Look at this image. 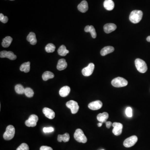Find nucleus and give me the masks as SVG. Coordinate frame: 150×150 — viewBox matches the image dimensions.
<instances>
[{"instance_id": "1", "label": "nucleus", "mask_w": 150, "mask_h": 150, "mask_svg": "<svg viewBox=\"0 0 150 150\" xmlns=\"http://www.w3.org/2000/svg\"><path fill=\"white\" fill-rule=\"evenodd\" d=\"M143 13L140 10H134L129 16V20L133 23H138L142 19Z\"/></svg>"}, {"instance_id": "2", "label": "nucleus", "mask_w": 150, "mask_h": 150, "mask_svg": "<svg viewBox=\"0 0 150 150\" xmlns=\"http://www.w3.org/2000/svg\"><path fill=\"white\" fill-rule=\"evenodd\" d=\"M135 66L137 70L141 73H145L148 69L147 64L146 63L140 58H137L135 61Z\"/></svg>"}, {"instance_id": "3", "label": "nucleus", "mask_w": 150, "mask_h": 150, "mask_svg": "<svg viewBox=\"0 0 150 150\" xmlns=\"http://www.w3.org/2000/svg\"><path fill=\"white\" fill-rule=\"evenodd\" d=\"M15 134V129L13 126L9 125L7 127L3 137L5 140H9L13 138Z\"/></svg>"}, {"instance_id": "4", "label": "nucleus", "mask_w": 150, "mask_h": 150, "mask_svg": "<svg viewBox=\"0 0 150 150\" xmlns=\"http://www.w3.org/2000/svg\"><path fill=\"white\" fill-rule=\"evenodd\" d=\"M128 84V82L124 78L118 77L115 78L111 81V84L116 88H120L126 86Z\"/></svg>"}, {"instance_id": "5", "label": "nucleus", "mask_w": 150, "mask_h": 150, "mask_svg": "<svg viewBox=\"0 0 150 150\" xmlns=\"http://www.w3.org/2000/svg\"><path fill=\"white\" fill-rule=\"evenodd\" d=\"M74 138L76 141L83 144L87 142V138L84 134L83 131L81 129H77L74 134Z\"/></svg>"}, {"instance_id": "6", "label": "nucleus", "mask_w": 150, "mask_h": 150, "mask_svg": "<svg viewBox=\"0 0 150 150\" xmlns=\"http://www.w3.org/2000/svg\"><path fill=\"white\" fill-rule=\"evenodd\" d=\"M66 105L67 107L70 109L72 114H76L78 111L79 106L77 102L73 100L68 101L66 103Z\"/></svg>"}, {"instance_id": "7", "label": "nucleus", "mask_w": 150, "mask_h": 150, "mask_svg": "<svg viewBox=\"0 0 150 150\" xmlns=\"http://www.w3.org/2000/svg\"><path fill=\"white\" fill-rule=\"evenodd\" d=\"M138 141V138L136 136H133L128 138L123 142V145L125 147L130 148L134 146Z\"/></svg>"}, {"instance_id": "8", "label": "nucleus", "mask_w": 150, "mask_h": 150, "mask_svg": "<svg viewBox=\"0 0 150 150\" xmlns=\"http://www.w3.org/2000/svg\"><path fill=\"white\" fill-rule=\"evenodd\" d=\"M38 118L37 116L33 114L30 116L29 119L25 121V124L28 127H35L37 125Z\"/></svg>"}, {"instance_id": "9", "label": "nucleus", "mask_w": 150, "mask_h": 150, "mask_svg": "<svg viewBox=\"0 0 150 150\" xmlns=\"http://www.w3.org/2000/svg\"><path fill=\"white\" fill-rule=\"evenodd\" d=\"M95 65L93 63H90L86 67L83 68L82 70V73L85 76H90L93 73L94 70Z\"/></svg>"}, {"instance_id": "10", "label": "nucleus", "mask_w": 150, "mask_h": 150, "mask_svg": "<svg viewBox=\"0 0 150 150\" xmlns=\"http://www.w3.org/2000/svg\"><path fill=\"white\" fill-rule=\"evenodd\" d=\"M112 126L113 127V134L115 136H119L121 135L123 130V126L122 124L120 123L114 122L112 124Z\"/></svg>"}, {"instance_id": "11", "label": "nucleus", "mask_w": 150, "mask_h": 150, "mask_svg": "<svg viewBox=\"0 0 150 150\" xmlns=\"http://www.w3.org/2000/svg\"><path fill=\"white\" fill-rule=\"evenodd\" d=\"M0 57L1 58H7L11 60H14L17 58L16 56L15 55L13 52L7 51L6 50H3L1 52Z\"/></svg>"}, {"instance_id": "12", "label": "nucleus", "mask_w": 150, "mask_h": 150, "mask_svg": "<svg viewBox=\"0 0 150 150\" xmlns=\"http://www.w3.org/2000/svg\"><path fill=\"white\" fill-rule=\"evenodd\" d=\"M102 106H103V103L100 101H94L93 102L90 103L88 105L89 109L93 111L100 109L102 108Z\"/></svg>"}, {"instance_id": "13", "label": "nucleus", "mask_w": 150, "mask_h": 150, "mask_svg": "<svg viewBox=\"0 0 150 150\" xmlns=\"http://www.w3.org/2000/svg\"><path fill=\"white\" fill-rule=\"evenodd\" d=\"M43 112L45 116L50 119H53L55 117V112L52 110L48 108H44L43 109Z\"/></svg>"}, {"instance_id": "14", "label": "nucleus", "mask_w": 150, "mask_h": 150, "mask_svg": "<svg viewBox=\"0 0 150 150\" xmlns=\"http://www.w3.org/2000/svg\"><path fill=\"white\" fill-rule=\"evenodd\" d=\"M117 28L116 25L114 23H107L103 27L104 31L106 33H110L115 31Z\"/></svg>"}, {"instance_id": "15", "label": "nucleus", "mask_w": 150, "mask_h": 150, "mask_svg": "<svg viewBox=\"0 0 150 150\" xmlns=\"http://www.w3.org/2000/svg\"><path fill=\"white\" fill-rule=\"evenodd\" d=\"M78 9L82 13H85L89 9L88 3L86 1H83L78 6Z\"/></svg>"}, {"instance_id": "16", "label": "nucleus", "mask_w": 150, "mask_h": 150, "mask_svg": "<svg viewBox=\"0 0 150 150\" xmlns=\"http://www.w3.org/2000/svg\"><path fill=\"white\" fill-rule=\"evenodd\" d=\"M70 91V89L68 86L63 87L59 91V94L60 96L65 97L69 95Z\"/></svg>"}, {"instance_id": "17", "label": "nucleus", "mask_w": 150, "mask_h": 150, "mask_svg": "<svg viewBox=\"0 0 150 150\" xmlns=\"http://www.w3.org/2000/svg\"><path fill=\"white\" fill-rule=\"evenodd\" d=\"M67 67V63L66 60L64 58L60 59L58 60L57 64V68L58 70H62L66 69Z\"/></svg>"}, {"instance_id": "18", "label": "nucleus", "mask_w": 150, "mask_h": 150, "mask_svg": "<svg viewBox=\"0 0 150 150\" xmlns=\"http://www.w3.org/2000/svg\"><path fill=\"white\" fill-rule=\"evenodd\" d=\"M109 115L107 112H103V113H100L97 116V119L98 121L101 123H103L106 122L108 118H109Z\"/></svg>"}, {"instance_id": "19", "label": "nucleus", "mask_w": 150, "mask_h": 150, "mask_svg": "<svg viewBox=\"0 0 150 150\" xmlns=\"http://www.w3.org/2000/svg\"><path fill=\"white\" fill-rule=\"evenodd\" d=\"M27 40L29 42L31 45H36L37 41L36 39L35 33L33 32H30L27 37Z\"/></svg>"}, {"instance_id": "20", "label": "nucleus", "mask_w": 150, "mask_h": 150, "mask_svg": "<svg viewBox=\"0 0 150 150\" xmlns=\"http://www.w3.org/2000/svg\"><path fill=\"white\" fill-rule=\"evenodd\" d=\"M114 48L113 46H107L102 48L101 51V54L102 56H105L108 54L114 51Z\"/></svg>"}, {"instance_id": "21", "label": "nucleus", "mask_w": 150, "mask_h": 150, "mask_svg": "<svg viewBox=\"0 0 150 150\" xmlns=\"http://www.w3.org/2000/svg\"><path fill=\"white\" fill-rule=\"evenodd\" d=\"M105 9L108 11H111L114 8V3L112 0H105L103 3Z\"/></svg>"}, {"instance_id": "22", "label": "nucleus", "mask_w": 150, "mask_h": 150, "mask_svg": "<svg viewBox=\"0 0 150 150\" xmlns=\"http://www.w3.org/2000/svg\"><path fill=\"white\" fill-rule=\"evenodd\" d=\"M84 31L86 32H90L93 38H95L96 37V33L95 29L93 25H87L85 28Z\"/></svg>"}, {"instance_id": "23", "label": "nucleus", "mask_w": 150, "mask_h": 150, "mask_svg": "<svg viewBox=\"0 0 150 150\" xmlns=\"http://www.w3.org/2000/svg\"><path fill=\"white\" fill-rule=\"evenodd\" d=\"M13 41V38L10 36H6L3 39L2 45L4 48L9 47Z\"/></svg>"}, {"instance_id": "24", "label": "nucleus", "mask_w": 150, "mask_h": 150, "mask_svg": "<svg viewBox=\"0 0 150 150\" xmlns=\"http://www.w3.org/2000/svg\"><path fill=\"white\" fill-rule=\"evenodd\" d=\"M30 64H31V63L29 61L24 63L20 66V70L23 71L25 73L29 72L30 70Z\"/></svg>"}, {"instance_id": "25", "label": "nucleus", "mask_w": 150, "mask_h": 150, "mask_svg": "<svg viewBox=\"0 0 150 150\" xmlns=\"http://www.w3.org/2000/svg\"><path fill=\"white\" fill-rule=\"evenodd\" d=\"M70 139V135L68 133H66L64 135H58V141L59 142L64 141V142H67Z\"/></svg>"}, {"instance_id": "26", "label": "nucleus", "mask_w": 150, "mask_h": 150, "mask_svg": "<svg viewBox=\"0 0 150 150\" xmlns=\"http://www.w3.org/2000/svg\"><path fill=\"white\" fill-rule=\"evenodd\" d=\"M58 52L60 56H64L67 55V54H68L69 51V50L66 49L64 45H62L58 50Z\"/></svg>"}, {"instance_id": "27", "label": "nucleus", "mask_w": 150, "mask_h": 150, "mask_svg": "<svg viewBox=\"0 0 150 150\" xmlns=\"http://www.w3.org/2000/svg\"><path fill=\"white\" fill-rule=\"evenodd\" d=\"M54 77V75L53 73L50 71H46L42 75V78L44 81H46L48 79L53 78Z\"/></svg>"}, {"instance_id": "28", "label": "nucleus", "mask_w": 150, "mask_h": 150, "mask_svg": "<svg viewBox=\"0 0 150 150\" xmlns=\"http://www.w3.org/2000/svg\"><path fill=\"white\" fill-rule=\"evenodd\" d=\"M15 90L17 93L19 94H23L24 93L25 90L23 85L21 84H17L15 87Z\"/></svg>"}, {"instance_id": "29", "label": "nucleus", "mask_w": 150, "mask_h": 150, "mask_svg": "<svg viewBox=\"0 0 150 150\" xmlns=\"http://www.w3.org/2000/svg\"><path fill=\"white\" fill-rule=\"evenodd\" d=\"M56 47L53 43H48L45 47V50L47 53H52L55 51Z\"/></svg>"}, {"instance_id": "30", "label": "nucleus", "mask_w": 150, "mask_h": 150, "mask_svg": "<svg viewBox=\"0 0 150 150\" xmlns=\"http://www.w3.org/2000/svg\"><path fill=\"white\" fill-rule=\"evenodd\" d=\"M24 94L27 97L31 98L34 95V92L31 88H27L25 90Z\"/></svg>"}, {"instance_id": "31", "label": "nucleus", "mask_w": 150, "mask_h": 150, "mask_svg": "<svg viewBox=\"0 0 150 150\" xmlns=\"http://www.w3.org/2000/svg\"><path fill=\"white\" fill-rule=\"evenodd\" d=\"M16 150H29V148L27 144L23 143L17 148Z\"/></svg>"}, {"instance_id": "32", "label": "nucleus", "mask_w": 150, "mask_h": 150, "mask_svg": "<svg viewBox=\"0 0 150 150\" xmlns=\"http://www.w3.org/2000/svg\"><path fill=\"white\" fill-rule=\"evenodd\" d=\"M126 116L128 117H131L133 116V111L132 109L131 108L128 107L126 108Z\"/></svg>"}, {"instance_id": "33", "label": "nucleus", "mask_w": 150, "mask_h": 150, "mask_svg": "<svg viewBox=\"0 0 150 150\" xmlns=\"http://www.w3.org/2000/svg\"><path fill=\"white\" fill-rule=\"evenodd\" d=\"M8 19L7 17L4 16L2 13L0 14V21L3 23H6L8 22Z\"/></svg>"}, {"instance_id": "34", "label": "nucleus", "mask_w": 150, "mask_h": 150, "mask_svg": "<svg viewBox=\"0 0 150 150\" xmlns=\"http://www.w3.org/2000/svg\"><path fill=\"white\" fill-rule=\"evenodd\" d=\"M54 128L53 127H45L43 128V131L45 133H50L52 132H53L54 131Z\"/></svg>"}, {"instance_id": "35", "label": "nucleus", "mask_w": 150, "mask_h": 150, "mask_svg": "<svg viewBox=\"0 0 150 150\" xmlns=\"http://www.w3.org/2000/svg\"><path fill=\"white\" fill-rule=\"evenodd\" d=\"M40 150H53V148L47 146H42L40 148Z\"/></svg>"}, {"instance_id": "36", "label": "nucleus", "mask_w": 150, "mask_h": 150, "mask_svg": "<svg viewBox=\"0 0 150 150\" xmlns=\"http://www.w3.org/2000/svg\"><path fill=\"white\" fill-rule=\"evenodd\" d=\"M105 123H106V127L108 128H110V127H111V126H112V124H113L110 121H106L105 122Z\"/></svg>"}, {"instance_id": "37", "label": "nucleus", "mask_w": 150, "mask_h": 150, "mask_svg": "<svg viewBox=\"0 0 150 150\" xmlns=\"http://www.w3.org/2000/svg\"><path fill=\"white\" fill-rule=\"evenodd\" d=\"M102 124H103V123H101V122H100V123H98V126L99 127H100L102 126Z\"/></svg>"}, {"instance_id": "38", "label": "nucleus", "mask_w": 150, "mask_h": 150, "mask_svg": "<svg viewBox=\"0 0 150 150\" xmlns=\"http://www.w3.org/2000/svg\"><path fill=\"white\" fill-rule=\"evenodd\" d=\"M146 40H147V41H148V42H150V36H148V37L146 38Z\"/></svg>"}, {"instance_id": "39", "label": "nucleus", "mask_w": 150, "mask_h": 150, "mask_svg": "<svg viewBox=\"0 0 150 150\" xmlns=\"http://www.w3.org/2000/svg\"><path fill=\"white\" fill-rule=\"evenodd\" d=\"M10 1H14V0H10Z\"/></svg>"}, {"instance_id": "40", "label": "nucleus", "mask_w": 150, "mask_h": 150, "mask_svg": "<svg viewBox=\"0 0 150 150\" xmlns=\"http://www.w3.org/2000/svg\"></svg>"}]
</instances>
